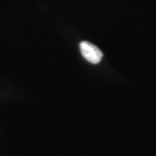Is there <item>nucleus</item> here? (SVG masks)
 <instances>
[{
	"label": "nucleus",
	"instance_id": "1",
	"mask_svg": "<svg viewBox=\"0 0 156 156\" xmlns=\"http://www.w3.org/2000/svg\"><path fill=\"white\" fill-rule=\"evenodd\" d=\"M81 53L84 58L93 64L99 63L102 58V52L95 45L83 41L80 44Z\"/></svg>",
	"mask_w": 156,
	"mask_h": 156
}]
</instances>
